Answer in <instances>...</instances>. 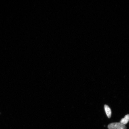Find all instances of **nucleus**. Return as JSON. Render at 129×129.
<instances>
[{
    "label": "nucleus",
    "mask_w": 129,
    "mask_h": 129,
    "mask_svg": "<svg viewBox=\"0 0 129 129\" xmlns=\"http://www.w3.org/2000/svg\"><path fill=\"white\" fill-rule=\"evenodd\" d=\"M129 121V114L125 115L124 118H122L120 121V122L124 125L126 124Z\"/></svg>",
    "instance_id": "7ed1b4c3"
},
{
    "label": "nucleus",
    "mask_w": 129,
    "mask_h": 129,
    "mask_svg": "<svg viewBox=\"0 0 129 129\" xmlns=\"http://www.w3.org/2000/svg\"><path fill=\"white\" fill-rule=\"evenodd\" d=\"M104 109L107 116L109 118H110L112 115V111L110 108L107 105H105L104 106Z\"/></svg>",
    "instance_id": "f03ea898"
},
{
    "label": "nucleus",
    "mask_w": 129,
    "mask_h": 129,
    "mask_svg": "<svg viewBox=\"0 0 129 129\" xmlns=\"http://www.w3.org/2000/svg\"><path fill=\"white\" fill-rule=\"evenodd\" d=\"M109 129H126V127L125 125L120 122H114L110 124L108 126Z\"/></svg>",
    "instance_id": "f257e3e1"
}]
</instances>
